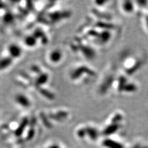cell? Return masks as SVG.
Here are the masks:
<instances>
[{
	"instance_id": "obj_5",
	"label": "cell",
	"mask_w": 148,
	"mask_h": 148,
	"mask_svg": "<svg viewBox=\"0 0 148 148\" xmlns=\"http://www.w3.org/2000/svg\"><path fill=\"white\" fill-rule=\"evenodd\" d=\"M27 43L28 44V45H34L33 44H34V38H32V37H29L27 39Z\"/></svg>"
},
{
	"instance_id": "obj_4",
	"label": "cell",
	"mask_w": 148,
	"mask_h": 148,
	"mask_svg": "<svg viewBox=\"0 0 148 148\" xmlns=\"http://www.w3.org/2000/svg\"><path fill=\"white\" fill-rule=\"evenodd\" d=\"M132 8H133V6L132 4H130V2H126L124 4V9L125 11L128 12H131L132 11Z\"/></svg>"
},
{
	"instance_id": "obj_2",
	"label": "cell",
	"mask_w": 148,
	"mask_h": 148,
	"mask_svg": "<svg viewBox=\"0 0 148 148\" xmlns=\"http://www.w3.org/2000/svg\"><path fill=\"white\" fill-rule=\"evenodd\" d=\"M61 53L58 51H54L51 54L50 58L52 61L57 62L59 61H60V59L61 58Z\"/></svg>"
},
{
	"instance_id": "obj_1",
	"label": "cell",
	"mask_w": 148,
	"mask_h": 148,
	"mask_svg": "<svg viewBox=\"0 0 148 148\" xmlns=\"http://www.w3.org/2000/svg\"><path fill=\"white\" fill-rule=\"evenodd\" d=\"M17 101L18 103H20L22 106H24V107H28V106H29V105L30 104L29 99H28L25 96L22 95L18 96L17 98Z\"/></svg>"
},
{
	"instance_id": "obj_3",
	"label": "cell",
	"mask_w": 148,
	"mask_h": 148,
	"mask_svg": "<svg viewBox=\"0 0 148 148\" xmlns=\"http://www.w3.org/2000/svg\"><path fill=\"white\" fill-rule=\"evenodd\" d=\"M10 51L12 55L15 57L19 56L21 53V48L17 47V46H12L10 48Z\"/></svg>"
}]
</instances>
